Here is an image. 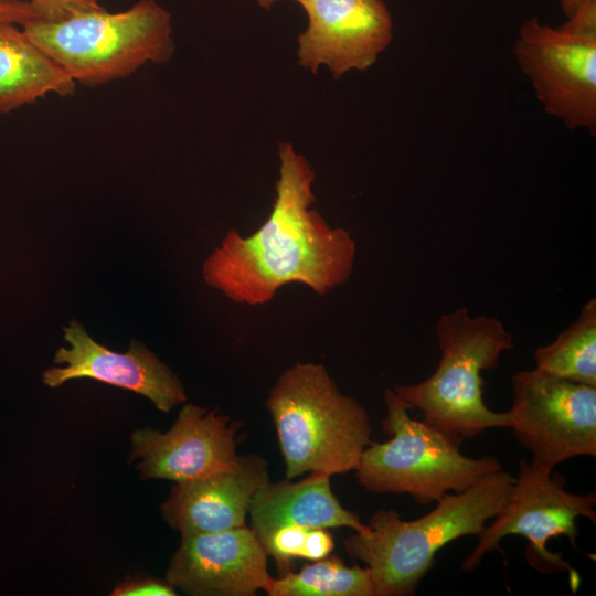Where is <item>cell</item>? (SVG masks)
I'll list each match as a JSON object with an SVG mask.
<instances>
[{
    "mask_svg": "<svg viewBox=\"0 0 596 596\" xmlns=\"http://www.w3.org/2000/svg\"><path fill=\"white\" fill-rule=\"evenodd\" d=\"M278 159L276 196L267 220L248 236L230 230L203 264L205 283L237 304H267L291 283L323 296L353 270V237L312 209L316 172L308 159L289 142L279 143Z\"/></svg>",
    "mask_w": 596,
    "mask_h": 596,
    "instance_id": "1",
    "label": "cell"
},
{
    "mask_svg": "<svg viewBox=\"0 0 596 596\" xmlns=\"http://www.w3.org/2000/svg\"><path fill=\"white\" fill-rule=\"evenodd\" d=\"M513 482L501 469L464 491L446 493L429 513L409 521L394 510L380 509L370 518L368 531L344 541L345 551L366 565L375 596L414 595L437 551L461 536H479L504 507Z\"/></svg>",
    "mask_w": 596,
    "mask_h": 596,
    "instance_id": "2",
    "label": "cell"
},
{
    "mask_svg": "<svg viewBox=\"0 0 596 596\" xmlns=\"http://www.w3.org/2000/svg\"><path fill=\"white\" fill-rule=\"evenodd\" d=\"M266 406L274 421L286 478L355 470L372 440L365 408L340 393L322 364L296 363L284 371Z\"/></svg>",
    "mask_w": 596,
    "mask_h": 596,
    "instance_id": "3",
    "label": "cell"
},
{
    "mask_svg": "<svg viewBox=\"0 0 596 596\" xmlns=\"http://www.w3.org/2000/svg\"><path fill=\"white\" fill-rule=\"evenodd\" d=\"M436 334L440 359L426 380L392 390L423 421L461 437L510 426L508 412H493L483 401L482 371L497 366L503 351L514 348L511 332L494 317L470 316L465 307L439 317Z\"/></svg>",
    "mask_w": 596,
    "mask_h": 596,
    "instance_id": "4",
    "label": "cell"
},
{
    "mask_svg": "<svg viewBox=\"0 0 596 596\" xmlns=\"http://www.w3.org/2000/svg\"><path fill=\"white\" fill-rule=\"evenodd\" d=\"M22 29L75 83L86 86L127 77L147 63H166L174 53L171 14L155 0L116 13L102 8L60 21L38 19Z\"/></svg>",
    "mask_w": 596,
    "mask_h": 596,
    "instance_id": "5",
    "label": "cell"
},
{
    "mask_svg": "<svg viewBox=\"0 0 596 596\" xmlns=\"http://www.w3.org/2000/svg\"><path fill=\"white\" fill-rule=\"evenodd\" d=\"M384 402L383 429L392 437L366 446L355 468L368 491L409 494L426 505L503 469L494 457L465 456L460 450L464 437L412 418L392 389L384 390Z\"/></svg>",
    "mask_w": 596,
    "mask_h": 596,
    "instance_id": "6",
    "label": "cell"
},
{
    "mask_svg": "<svg viewBox=\"0 0 596 596\" xmlns=\"http://www.w3.org/2000/svg\"><path fill=\"white\" fill-rule=\"evenodd\" d=\"M519 475L514 478L510 496L504 507L486 525L478 536L479 542L465 558L461 566L466 572L475 570L482 557L499 549L507 535L525 538L529 545L525 558L542 574H555L571 570L561 553L551 552L547 542L561 535L568 538L577 550V518L585 517L596 523V494L571 493L565 488L564 478L552 475V469L520 460Z\"/></svg>",
    "mask_w": 596,
    "mask_h": 596,
    "instance_id": "7",
    "label": "cell"
},
{
    "mask_svg": "<svg viewBox=\"0 0 596 596\" xmlns=\"http://www.w3.org/2000/svg\"><path fill=\"white\" fill-rule=\"evenodd\" d=\"M510 426L534 465L553 468L596 456V386L533 370L512 379Z\"/></svg>",
    "mask_w": 596,
    "mask_h": 596,
    "instance_id": "8",
    "label": "cell"
},
{
    "mask_svg": "<svg viewBox=\"0 0 596 596\" xmlns=\"http://www.w3.org/2000/svg\"><path fill=\"white\" fill-rule=\"evenodd\" d=\"M520 71L546 114L567 128L596 132V36L525 20L513 45Z\"/></svg>",
    "mask_w": 596,
    "mask_h": 596,
    "instance_id": "9",
    "label": "cell"
},
{
    "mask_svg": "<svg viewBox=\"0 0 596 596\" xmlns=\"http://www.w3.org/2000/svg\"><path fill=\"white\" fill-rule=\"evenodd\" d=\"M307 28L297 38L298 64L317 75L327 66L333 78L370 68L393 38L383 0H305Z\"/></svg>",
    "mask_w": 596,
    "mask_h": 596,
    "instance_id": "10",
    "label": "cell"
},
{
    "mask_svg": "<svg viewBox=\"0 0 596 596\" xmlns=\"http://www.w3.org/2000/svg\"><path fill=\"white\" fill-rule=\"evenodd\" d=\"M237 426L215 411L185 404L166 433L151 428L131 435L130 459H139L143 478L182 482L232 467L238 459Z\"/></svg>",
    "mask_w": 596,
    "mask_h": 596,
    "instance_id": "11",
    "label": "cell"
},
{
    "mask_svg": "<svg viewBox=\"0 0 596 596\" xmlns=\"http://www.w3.org/2000/svg\"><path fill=\"white\" fill-rule=\"evenodd\" d=\"M166 581L193 596H253L267 590V552L246 525L181 534Z\"/></svg>",
    "mask_w": 596,
    "mask_h": 596,
    "instance_id": "12",
    "label": "cell"
},
{
    "mask_svg": "<svg viewBox=\"0 0 596 596\" xmlns=\"http://www.w3.org/2000/svg\"><path fill=\"white\" fill-rule=\"evenodd\" d=\"M70 348H60L54 356L63 368L43 373V382L56 387L74 379H92L134 391L168 413L185 402L184 389L174 372L149 349L131 340L126 353H118L93 340L75 320L63 328Z\"/></svg>",
    "mask_w": 596,
    "mask_h": 596,
    "instance_id": "13",
    "label": "cell"
},
{
    "mask_svg": "<svg viewBox=\"0 0 596 596\" xmlns=\"http://www.w3.org/2000/svg\"><path fill=\"white\" fill-rule=\"evenodd\" d=\"M268 481L264 458L240 456L225 470L175 482L162 504V515L181 534L242 528L246 525L254 496Z\"/></svg>",
    "mask_w": 596,
    "mask_h": 596,
    "instance_id": "14",
    "label": "cell"
},
{
    "mask_svg": "<svg viewBox=\"0 0 596 596\" xmlns=\"http://www.w3.org/2000/svg\"><path fill=\"white\" fill-rule=\"evenodd\" d=\"M252 531L260 543L283 526L307 529L349 528L368 531L358 514L344 509L331 491L330 476L309 473L297 482H267L254 496L249 509Z\"/></svg>",
    "mask_w": 596,
    "mask_h": 596,
    "instance_id": "15",
    "label": "cell"
},
{
    "mask_svg": "<svg viewBox=\"0 0 596 596\" xmlns=\"http://www.w3.org/2000/svg\"><path fill=\"white\" fill-rule=\"evenodd\" d=\"M76 83L14 23L0 22V115L49 93L73 95Z\"/></svg>",
    "mask_w": 596,
    "mask_h": 596,
    "instance_id": "16",
    "label": "cell"
},
{
    "mask_svg": "<svg viewBox=\"0 0 596 596\" xmlns=\"http://www.w3.org/2000/svg\"><path fill=\"white\" fill-rule=\"evenodd\" d=\"M534 360L542 373L596 386V299L587 301L554 341L538 348Z\"/></svg>",
    "mask_w": 596,
    "mask_h": 596,
    "instance_id": "17",
    "label": "cell"
},
{
    "mask_svg": "<svg viewBox=\"0 0 596 596\" xmlns=\"http://www.w3.org/2000/svg\"><path fill=\"white\" fill-rule=\"evenodd\" d=\"M269 596H375L368 567H348L338 556H330L272 577Z\"/></svg>",
    "mask_w": 596,
    "mask_h": 596,
    "instance_id": "18",
    "label": "cell"
},
{
    "mask_svg": "<svg viewBox=\"0 0 596 596\" xmlns=\"http://www.w3.org/2000/svg\"><path fill=\"white\" fill-rule=\"evenodd\" d=\"M308 530L302 526H283L272 532L262 545L267 554L276 560L278 566L288 572V564L292 558H302Z\"/></svg>",
    "mask_w": 596,
    "mask_h": 596,
    "instance_id": "19",
    "label": "cell"
},
{
    "mask_svg": "<svg viewBox=\"0 0 596 596\" xmlns=\"http://www.w3.org/2000/svg\"><path fill=\"white\" fill-rule=\"evenodd\" d=\"M36 9L41 19L60 21L71 15L98 10L103 7L97 0H29Z\"/></svg>",
    "mask_w": 596,
    "mask_h": 596,
    "instance_id": "20",
    "label": "cell"
},
{
    "mask_svg": "<svg viewBox=\"0 0 596 596\" xmlns=\"http://www.w3.org/2000/svg\"><path fill=\"white\" fill-rule=\"evenodd\" d=\"M113 596H174L175 588L167 581L148 576H131L119 583Z\"/></svg>",
    "mask_w": 596,
    "mask_h": 596,
    "instance_id": "21",
    "label": "cell"
},
{
    "mask_svg": "<svg viewBox=\"0 0 596 596\" xmlns=\"http://www.w3.org/2000/svg\"><path fill=\"white\" fill-rule=\"evenodd\" d=\"M560 26L568 32L596 36V0H583Z\"/></svg>",
    "mask_w": 596,
    "mask_h": 596,
    "instance_id": "22",
    "label": "cell"
},
{
    "mask_svg": "<svg viewBox=\"0 0 596 596\" xmlns=\"http://www.w3.org/2000/svg\"><path fill=\"white\" fill-rule=\"evenodd\" d=\"M38 19H41V15L30 1L0 0V22L14 23L22 26Z\"/></svg>",
    "mask_w": 596,
    "mask_h": 596,
    "instance_id": "23",
    "label": "cell"
},
{
    "mask_svg": "<svg viewBox=\"0 0 596 596\" xmlns=\"http://www.w3.org/2000/svg\"><path fill=\"white\" fill-rule=\"evenodd\" d=\"M333 550V539L327 529H309L306 536L302 558L318 561L330 555Z\"/></svg>",
    "mask_w": 596,
    "mask_h": 596,
    "instance_id": "24",
    "label": "cell"
},
{
    "mask_svg": "<svg viewBox=\"0 0 596 596\" xmlns=\"http://www.w3.org/2000/svg\"><path fill=\"white\" fill-rule=\"evenodd\" d=\"M583 0H561V8L566 18H568Z\"/></svg>",
    "mask_w": 596,
    "mask_h": 596,
    "instance_id": "25",
    "label": "cell"
},
{
    "mask_svg": "<svg viewBox=\"0 0 596 596\" xmlns=\"http://www.w3.org/2000/svg\"><path fill=\"white\" fill-rule=\"evenodd\" d=\"M276 1L278 0H257V3L260 8L265 10H269L275 4ZM295 1L301 3L305 0H295Z\"/></svg>",
    "mask_w": 596,
    "mask_h": 596,
    "instance_id": "26",
    "label": "cell"
}]
</instances>
